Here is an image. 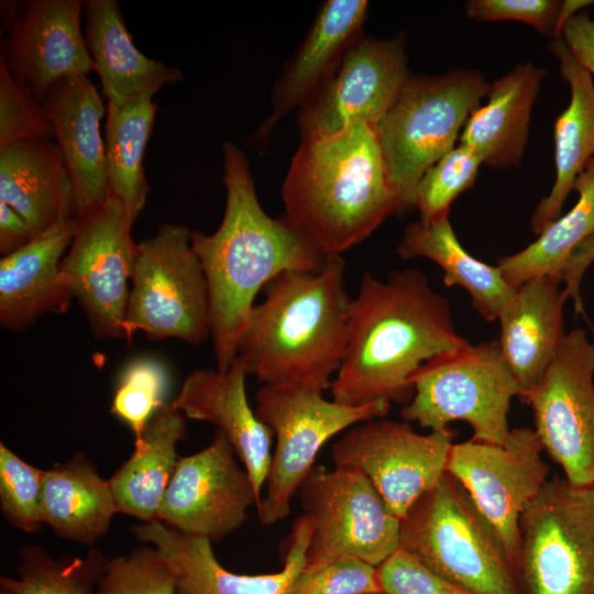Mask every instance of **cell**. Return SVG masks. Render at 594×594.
<instances>
[{"mask_svg": "<svg viewBox=\"0 0 594 594\" xmlns=\"http://www.w3.org/2000/svg\"><path fill=\"white\" fill-rule=\"evenodd\" d=\"M132 531L167 560L176 575V594H287L305 568L311 521L305 514L294 521L280 571L253 575L224 569L209 539L183 534L161 521L143 522Z\"/></svg>", "mask_w": 594, "mask_h": 594, "instance_id": "19", "label": "cell"}, {"mask_svg": "<svg viewBox=\"0 0 594 594\" xmlns=\"http://www.w3.org/2000/svg\"><path fill=\"white\" fill-rule=\"evenodd\" d=\"M185 415L166 403L151 418L134 451L109 480L119 513L143 522L158 521L160 508L179 455L177 443L185 437Z\"/></svg>", "mask_w": 594, "mask_h": 594, "instance_id": "29", "label": "cell"}, {"mask_svg": "<svg viewBox=\"0 0 594 594\" xmlns=\"http://www.w3.org/2000/svg\"><path fill=\"white\" fill-rule=\"evenodd\" d=\"M36 235L13 208L0 201V252L8 255L30 243Z\"/></svg>", "mask_w": 594, "mask_h": 594, "instance_id": "45", "label": "cell"}, {"mask_svg": "<svg viewBox=\"0 0 594 594\" xmlns=\"http://www.w3.org/2000/svg\"><path fill=\"white\" fill-rule=\"evenodd\" d=\"M367 594H386L384 592H375V593H367Z\"/></svg>", "mask_w": 594, "mask_h": 594, "instance_id": "49", "label": "cell"}, {"mask_svg": "<svg viewBox=\"0 0 594 594\" xmlns=\"http://www.w3.org/2000/svg\"><path fill=\"white\" fill-rule=\"evenodd\" d=\"M124 205L109 193L100 206L77 218L62 273L101 337L123 338L136 243Z\"/></svg>", "mask_w": 594, "mask_h": 594, "instance_id": "13", "label": "cell"}, {"mask_svg": "<svg viewBox=\"0 0 594 594\" xmlns=\"http://www.w3.org/2000/svg\"><path fill=\"white\" fill-rule=\"evenodd\" d=\"M77 229V218L36 235L0 261V322L23 330L45 314L65 312L74 298L62 273V260Z\"/></svg>", "mask_w": 594, "mask_h": 594, "instance_id": "23", "label": "cell"}, {"mask_svg": "<svg viewBox=\"0 0 594 594\" xmlns=\"http://www.w3.org/2000/svg\"><path fill=\"white\" fill-rule=\"evenodd\" d=\"M85 40L108 102L152 96L182 79L175 67L143 55L134 45L116 0L84 2Z\"/></svg>", "mask_w": 594, "mask_h": 594, "instance_id": "26", "label": "cell"}, {"mask_svg": "<svg viewBox=\"0 0 594 594\" xmlns=\"http://www.w3.org/2000/svg\"><path fill=\"white\" fill-rule=\"evenodd\" d=\"M549 51L559 61L560 73L569 84L571 98L556 120V180L532 215L531 228L536 234H540L561 216L578 177L594 157L593 76L574 59L561 37L551 40Z\"/></svg>", "mask_w": 594, "mask_h": 594, "instance_id": "28", "label": "cell"}, {"mask_svg": "<svg viewBox=\"0 0 594 594\" xmlns=\"http://www.w3.org/2000/svg\"><path fill=\"white\" fill-rule=\"evenodd\" d=\"M119 513L109 481L82 455L44 471L41 515L63 539L92 546Z\"/></svg>", "mask_w": 594, "mask_h": 594, "instance_id": "30", "label": "cell"}, {"mask_svg": "<svg viewBox=\"0 0 594 594\" xmlns=\"http://www.w3.org/2000/svg\"><path fill=\"white\" fill-rule=\"evenodd\" d=\"M594 262V233L582 242L570 256L561 274V283L569 298H572L576 314H583L581 282L587 267Z\"/></svg>", "mask_w": 594, "mask_h": 594, "instance_id": "44", "label": "cell"}, {"mask_svg": "<svg viewBox=\"0 0 594 594\" xmlns=\"http://www.w3.org/2000/svg\"><path fill=\"white\" fill-rule=\"evenodd\" d=\"M513 568L519 594H594V486L549 477L520 515Z\"/></svg>", "mask_w": 594, "mask_h": 594, "instance_id": "8", "label": "cell"}, {"mask_svg": "<svg viewBox=\"0 0 594 594\" xmlns=\"http://www.w3.org/2000/svg\"><path fill=\"white\" fill-rule=\"evenodd\" d=\"M382 592L377 568L354 557H342L314 569H302L287 594H367Z\"/></svg>", "mask_w": 594, "mask_h": 594, "instance_id": "40", "label": "cell"}, {"mask_svg": "<svg viewBox=\"0 0 594 594\" xmlns=\"http://www.w3.org/2000/svg\"><path fill=\"white\" fill-rule=\"evenodd\" d=\"M139 331L191 344L210 336L207 282L184 224L164 223L136 245L123 338Z\"/></svg>", "mask_w": 594, "mask_h": 594, "instance_id": "10", "label": "cell"}, {"mask_svg": "<svg viewBox=\"0 0 594 594\" xmlns=\"http://www.w3.org/2000/svg\"><path fill=\"white\" fill-rule=\"evenodd\" d=\"M0 201L21 215L35 235L76 219L73 183L54 139L0 146Z\"/></svg>", "mask_w": 594, "mask_h": 594, "instance_id": "25", "label": "cell"}, {"mask_svg": "<svg viewBox=\"0 0 594 594\" xmlns=\"http://www.w3.org/2000/svg\"><path fill=\"white\" fill-rule=\"evenodd\" d=\"M490 84L476 70L409 76L397 100L375 128L394 215L415 208L422 175L455 144Z\"/></svg>", "mask_w": 594, "mask_h": 594, "instance_id": "5", "label": "cell"}, {"mask_svg": "<svg viewBox=\"0 0 594 594\" xmlns=\"http://www.w3.org/2000/svg\"><path fill=\"white\" fill-rule=\"evenodd\" d=\"M156 109L152 96L107 105L105 142L109 190L122 201L132 222L143 210L150 191L143 157Z\"/></svg>", "mask_w": 594, "mask_h": 594, "instance_id": "32", "label": "cell"}, {"mask_svg": "<svg viewBox=\"0 0 594 594\" xmlns=\"http://www.w3.org/2000/svg\"><path fill=\"white\" fill-rule=\"evenodd\" d=\"M44 470L35 468L0 442V508L14 528L34 534L44 525L41 494Z\"/></svg>", "mask_w": 594, "mask_h": 594, "instance_id": "37", "label": "cell"}, {"mask_svg": "<svg viewBox=\"0 0 594 594\" xmlns=\"http://www.w3.org/2000/svg\"><path fill=\"white\" fill-rule=\"evenodd\" d=\"M399 549L474 594H519L503 541L448 472L400 518Z\"/></svg>", "mask_w": 594, "mask_h": 594, "instance_id": "6", "label": "cell"}, {"mask_svg": "<svg viewBox=\"0 0 594 594\" xmlns=\"http://www.w3.org/2000/svg\"><path fill=\"white\" fill-rule=\"evenodd\" d=\"M560 37L574 59L592 76L594 75V13L585 10L572 16L564 24Z\"/></svg>", "mask_w": 594, "mask_h": 594, "instance_id": "43", "label": "cell"}, {"mask_svg": "<svg viewBox=\"0 0 594 594\" xmlns=\"http://www.w3.org/2000/svg\"><path fill=\"white\" fill-rule=\"evenodd\" d=\"M19 556L18 576L0 578V586L14 594H98V584L108 562L95 549L85 557L55 559L36 544L23 546Z\"/></svg>", "mask_w": 594, "mask_h": 594, "instance_id": "34", "label": "cell"}, {"mask_svg": "<svg viewBox=\"0 0 594 594\" xmlns=\"http://www.w3.org/2000/svg\"><path fill=\"white\" fill-rule=\"evenodd\" d=\"M575 205L550 223L535 242L502 257L497 266L514 288L537 276H550L561 283V274L575 249L594 233V167L578 177Z\"/></svg>", "mask_w": 594, "mask_h": 594, "instance_id": "33", "label": "cell"}, {"mask_svg": "<svg viewBox=\"0 0 594 594\" xmlns=\"http://www.w3.org/2000/svg\"><path fill=\"white\" fill-rule=\"evenodd\" d=\"M561 6L562 1L557 0H469L464 8L473 20L524 22L557 38Z\"/></svg>", "mask_w": 594, "mask_h": 594, "instance_id": "42", "label": "cell"}, {"mask_svg": "<svg viewBox=\"0 0 594 594\" xmlns=\"http://www.w3.org/2000/svg\"><path fill=\"white\" fill-rule=\"evenodd\" d=\"M285 216L324 255H341L394 215L374 127L301 140L282 187Z\"/></svg>", "mask_w": 594, "mask_h": 594, "instance_id": "4", "label": "cell"}, {"mask_svg": "<svg viewBox=\"0 0 594 594\" xmlns=\"http://www.w3.org/2000/svg\"><path fill=\"white\" fill-rule=\"evenodd\" d=\"M365 0H327L272 91V113L257 131L266 139L278 121L299 110L333 77L351 47L364 35Z\"/></svg>", "mask_w": 594, "mask_h": 594, "instance_id": "21", "label": "cell"}, {"mask_svg": "<svg viewBox=\"0 0 594 594\" xmlns=\"http://www.w3.org/2000/svg\"><path fill=\"white\" fill-rule=\"evenodd\" d=\"M560 284L550 276L528 279L497 319L499 348L520 388V398L543 375L565 336L563 308L569 297Z\"/></svg>", "mask_w": 594, "mask_h": 594, "instance_id": "24", "label": "cell"}, {"mask_svg": "<svg viewBox=\"0 0 594 594\" xmlns=\"http://www.w3.org/2000/svg\"><path fill=\"white\" fill-rule=\"evenodd\" d=\"M28 139H54L44 106L10 74L0 58V146Z\"/></svg>", "mask_w": 594, "mask_h": 594, "instance_id": "39", "label": "cell"}, {"mask_svg": "<svg viewBox=\"0 0 594 594\" xmlns=\"http://www.w3.org/2000/svg\"><path fill=\"white\" fill-rule=\"evenodd\" d=\"M167 388L168 376L158 361L150 358L133 360L120 375L110 411L131 428L136 440L166 404Z\"/></svg>", "mask_w": 594, "mask_h": 594, "instance_id": "35", "label": "cell"}, {"mask_svg": "<svg viewBox=\"0 0 594 594\" xmlns=\"http://www.w3.org/2000/svg\"><path fill=\"white\" fill-rule=\"evenodd\" d=\"M546 70L532 63L519 64L490 84L487 102L474 110L460 134L492 167L518 166L529 134L531 110Z\"/></svg>", "mask_w": 594, "mask_h": 594, "instance_id": "27", "label": "cell"}, {"mask_svg": "<svg viewBox=\"0 0 594 594\" xmlns=\"http://www.w3.org/2000/svg\"><path fill=\"white\" fill-rule=\"evenodd\" d=\"M397 254L404 260L420 256L438 264L443 271L444 284L465 289L474 309L486 321L498 319L517 289L508 284L497 265H488L463 249L449 215L408 224Z\"/></svg>", "mask_w": 594, "mask_h": 594, "instance_id": "31", "label": "cell"}, {"mask_svg": "<svg viewBox=\"0 0 594 594\" xmlns=\"http://www.w3.org/2000/svg\"><path fill=\"white\" fill-rule=\"evenodd\" d=\"M535 429H510L503 444L470 439L452 443L446 472L468 492L503 541L513 563L525 507L549 479Z\"/></svg>", "mask_w": 594, "mask_h": 594, "instance_id": "15", "label": "cell"}, {"mask_svg": "<svg viewBox=\"0 0 594 594\" xmlns=\"http://www.w3.org/2000/svg\"><path fill=\"white\" fill-rule=\"evenodd\" d=\"M586 167H594V157L588 162V164L586 165ZM585 167V168H586Z\"/></svg>", "mask_w": 594, "mask_h": 594, "instance_id": "48", "label": "cell"}, {"mask_svg": "<svg viewBox=\"0 0 594 594\" xmlns=\"http://www.w3.org/2000/svg\"><path fill=\"white\" fill-rule=\"evenodd\" d=\"M41 103L68 169L79 218L103 204L110 193L101 135L103 101L88 76L78 75L56 82Z\"/></svg>", "mask_w": 594, "mask_h": 594, "instance_id": "22", "label": "cell"}, {"mask_svg": "<svg viewBox=\"0 0 594 594\" xmlns=\"http://www.w3.org/2000/svg\"><path fill=\"white\" fill-rule=\"evenodd\" d=\"M591 4H594V1H591V0L562 1L559 20H558L557 37H560L561 31L564 24L568 22V20H570L572 16L583 11L584 8L590 7Z\"/></svg>", "mask_w": 594, "mask_h": 594, "instance_id": "46", "label": "cell"}, {"mask_svg": "<svg viewBox=\"0 0 594 594\" xmlns=\"http://www.w3.org/2000/svg\"><path fill=\"white\" fill-rule=\"evenodd\" d=\"M98 594H176V575L154 547H139L108 560Z\"/></svg>", "mask_w": 594, "mask_h": 594, "instance_id": "38", "label": "cell"}, {"mask_svg": "<svg viewBox=\"0 0 594 594\" xmlns=\"http://www.w3.org/2000/svg\"><path fill=\"white\" fill-rule=\"evenodd\" d=\"M449 300L416 268L385 279L362 277L351 299L343 359L331 382L332 400L361 406L375 400L408 404L413 372L435 355L462 348Z\"/></svg>", "mask_w": 594, "mask_h": 594, "instance_id": "1", "label": "cell"}, {"mask_svg": "<svg viewBox=\"0 0 594 594\" xmlns=\"http://www.w3.org/2000/svg\"><path fill=\"white\" fill-rule=\"evenodd\" d=\"M255 400L257 418L276 437L266 494L256 507L264 526L289 515L293 497L329 439L358 424L384 418L391 407L387 400L348 406L323 398L321 392L274 384L261 386Z\"/></svg>", "mask_w": 594, "mask_h": 594, "instance_id": "9", "label": "cell"}, {"mask_svg": "<svg viewBox=\"0 0 594 594\" xmlns=\"http://www.w3.org/2000/svg\"><path fill=\"white\" fill-rule=\"evenodd\" d=\"M298 495L311 521L305 569L342 557L377 568L399 549L400 519L359 470L315 465Z\"/></svg>", "mask_w": 594, "mask_h": 594, "instance_id": "11", "label": "cell"}, {"mask_svg": "<svg viewBox=\"0 0 594 594\" xmlns=\"http://www.w3.org/2000/svg\"><path fill=\"white\" fill-rule=\"evenodd\" d=\"M246 375V364L239 355L227 371L196 370L186 377L170 405L187 418L216 425L226 435L262 499L274 435L248 402Z\"/></svg>", "mask_w": 594, "mask_h": 594, "instance_id": "20", "label": "cell"}, {"mask_svg": "<svg viewBox=\"0 0 594 594\" xmlns=\"http://www.w3.org/2000/svg\"><path fill=\"white\" fill-rule=\"evenodd\" d=\"M482 158L464 144L454 146L420 178L416 188L415 208L421 221L449 215L452 201L475 183Z\"/></svg>", "mask_w": 594, "mask_h": 594, "instance_id": "36", "label": "cell"}, {"mask_svg": "<svg viewBox=\"0 0 594 594\" xmlns=\"http://www.w3.org/2000/svg\"><path fill=\"white\" fill-rule=\"evenodd\" d=\"M222 150L223 218L211 234L191 232V245L208 287L216 369L227 371L257 293L285 271H319L328 255L285 215L270 217L257 199L244 152L228 141Z\"/></svg>", "mask_w": 594, "mask_h": 594, "instance_id": "2", "label": "cell"}, {"mask_svg": "<svg viewBox=\"0 0 594 594\" xmlns=\"http://www.w3.org/2000/svg\"><path fill=\"white\" fill-rule=\"evenodd\" d=\"M449 429L417 433L407 422L376 418L358 424L332 444L334 466L362 472L399 519L446 473Z\"/></svg>", "mask_w": 594, "mask_h": 594, "instance_id": "14", "label": "cell"}, {"mask_svg": "<svg viewBox=\"0 0 594 594\" xmlns=\"http://www.w3.org/2000/svg\"><path fill=\"white\" fill-rule=\"evenodd\" d=\"M0 594H14V593L7 587L0 586Z\"/></svg>", "mask_w": 594, "mask_h": 594, "instance_id": "47", "label": "cell"}, {"mask_svg": "<svg viewBox=\"0 0 594 594\" xmlns=\"http://www.w3.org/2000/svg\"><path fill=\"white\" fill-rule=\"evenodd\" d=\"M238 340L249 374L264 384L317 392L331 386L346 344L351 298L344 261L328 255L317 272L285 271L263 288Z\"/></svg>", "mask_w": 594, "mask_h": 594, "instance_id": "3", "label": "cell"}, {"mask_svg": "<svg viewBox=\"0 0 594 594\" xmlns=\"http://www.w3.org/2000/svg\"><path fill=\"white\" fill-rule=\"evenodd\" d=\"M409 76L403 35H363L329 82L298 110L300 139L328 136L358 122L376 128Z\"/></svg>", "mask_w": 594, "mask_h": 594, "instance_id": "17", "label": "cell"}, {"mask_svg": "<svg viewBox=\"0 0 594 594\" xmlns=\"http://www.w3.org/2000/svg\"><path fill=\"white\" fill-rule=\"evenodd\" d=\"M543 450L576 486H594V342L565 333L548 369L524 396Z\"/></svg>", "mask_w": 594, "mask_h": 594, "instance_id": "12", "label": "cell"}, {"mask_svg": "<svg viewBox=\"0 0 594 594\" xmlns=\"http://www.w3.org/2000/svg\"><path fill=\"white\" fill-rule=\"evenodd\" d=\"M226 435L197 453L179 457L164 495L158 521L211 542L239 529L260 504L246 468Z\"/></svg>", "mask_w": 594, "mask_h": 594, "instance_id": "16", "label": "cell"}, {"mask_svg": "<svg viewBox=\"0 0 594 594\" xmlns=\"http://www.w3.org/2000/svg\"><path fill=\"white\" fill-rule=\"evenodd\" d=\"M386 594H474L435 573L406 551L398 549L377 566Z\"/></svg>", "mask_w": 594, "mask_h": 594, "instance_id": "41", "label": "cell"}, {"mask_svg": "<svg viewBox=\"0 0 594 594\" xmlns=\"http://www.w3.org/2000/svg\"><path fill=\"white\" fill-rule=\"evenodd\" d=\"M80 0L12 2L1 50L11 76L37 101L59 80L94 70L81 32Z\"/></svg>", "mask_w": 594, "mask_h": 594, "instance_id": "18", "label": "cell"}, {"mask_svg": "<svg viewBox=\"0 0 594 594\" xmlns=\"http://www.w3.org/2000/svg\"><path fill=\"white\" fill-rule=\"evenodd\" d=\"M409 382L414 395L400 410L406 421L439 431L461 420L470 425L474 440L506 441L510 403L521 392L498 339L439 353L416 369Z\"/></svg>", "mask_w": 594, "mask_h": 594, "instance_id": "7", "label": "cell"}]
</instances>
